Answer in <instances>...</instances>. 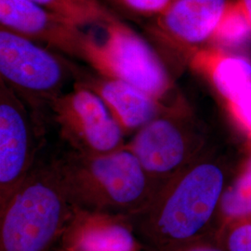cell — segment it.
<instances>
[{
	"mask_svg": "<svg viewBox=\"0 0 251 251\" xmlns=\"http://www.w3.org/2000/svg\"><path fill=\"white\" fill-rule=\"evenodd\" d=\"M246 215H251V157L225 189L213 233L226 221Z\"/></svg>",
	"mask_w": 251,
	"mask_h": 251,
	"instance_id": "cell-15",
	"label": "cell"
},
{
	"mask_svg": "<svg viewBox=\"0 0 251 251\" xmlns=\"http://www.w3.org/2000/svg\"><path fill=\"white\" fill-rule=\"evenodd\" d=\"M103 28L101 42L90 35L87 39L83 60L101 76L126 82L164 103L171 79L152 48L120 21Z\"/></svg>",
	"mask_w": 251,
	"mask_h": 251,
	"instance_id": "cell-4",
	"label": "cell"
},
{
	"mask_svg": "<svg viewBox=\"0 0 251 251\" xmlns=\"http://www.w3.org/2000/svg\"><path fill=\"white\" fill-rule=\"evenodd\" d=\"M232 168L225 156L206 151L166 180L143 209L128 216L146 251H157L212 235Z\"/></svg>",
	"mask_w": 251,
	"mask_h": 251,
	"instance_id": "cell-1",
	"label": "cell"
},
{
	"mask_svg": "<svg viewBox=\"0 0 251 251\" xmlns=\"http://www.w3.org/2000/svg\"><path fill=\"white\" fill-rule=\"evenodd\" d=\"M83 85L102 100L124 134L138 131L152 119L172 110L123 81L102 76L89 78Z\"/></svg>",
	"mask_w": 251,
	"mask_h": 251,
	"instance_id": "cell-12",
	"label": "cell"
},
{
	"mask_svg": "<svg viewBox=\"0 0 251 251\" xmlns=\"http://www.w3.org/2000/svg\"><path fill=\"white\" fill-rule=\"evenodd\" d=\"M233 6L229 0H175L153 29L187 45L202 44L215 37Z\"/></svg>",
	"mask_w": 251,
	"mask_h": 251,
	"instance_id": "cell-11",
	"label": "cell"
},
{
	"mask_svg": "<svg viewBox=\"0 0 251 251\" xmlns=\"http://www.w3.org/2000/svg\"><path fill=\"white\" fill-rule=\"evenodd\" d=\"M69 251V250H65V249H62V251Z\"/></svg>",
	"mask_w": 251,
	"mask_h": 251,
	"instance_id": "cell-20",
	"label": "cell"
},
{
	"mask_svg": "<svg viewBox=\"0 0 251 251\" xmlns=\"http://www.w3.org/2000/svg\"><path fill=\"white\" fill-rule=\"evenodd\" d=\"M126 9L143 15L158 16L165 12L175 0H112Z\"/></svg>",
	"mask_w": 251,
	"mask_h": 251,
	"instance_id": "cell-17",
	"label": "cell"
},
{
	"mask_svg": "<svg viewBox=\"0 0 251 251\" xmlns=\"http://www.w3.org/2000/svg\"><path fill=\"white\" fill-rule=\"evenodd\" d=\"M0 208L32 171L34 128L14 90L0 80Z\"/></svg>",
	"mask_w": 251,
	"mask_h": 251,
	"instance_id": "cell-8",
	"label": "cell"
},
{
	"mask_svg": "<svg viewBox=\"0 0 251 251\" xmlns=\"http://www.w3.org/2000/svg\"><path fill=\"white\" fill-rule=\"evenodd\" d=\"M212 236L225 251H251V215L226 221L216 228Z\"/></svg>",
	"mask_w": 251,
	"mask_h": 251,
	"instance_id": "cell-16",
	"label": "cell"
},
{
	"mask_svg": "<svg viewBox=\"0 0 251 251\" xmlns=\"http://www.w3.org/2000/svg\"><path fill=\"white\" fill-rule=\"evenodd\" d=\"M122 148L158 186L207 151L205 137L173 109L141 127Z\"/></svg>",
	"mask_w": 251,
	"mask_h": 251,
	"instance_id": "cell-5",
	"label": "cell"
},
{
	"mask_svg": "<svg viewBox=\"0 0 251 251\" xmlns=\"http://www.w3.org/2000/svg\"><path fill=\"white\" fill-rule=\"evenodd\" d=\"M1 79L12 90L33 97H59L66 79L62 63L34 40L6 28L0 30Z\"/></svg>",
	"mask_w": 251,
	"mask_h": 251,
	"instance_id": "cell-7",
	"label": "cell"
},
{
	"mask_svg": "<svg viewBox=\"0 0 251 251\" xmlns=\"http://www.w3.org/2000/svg\"><path fill=\"white\" fill-rule=\"evenodd\" d=\"M194 63L208 75L251 136V63L242 57H216L204 51L196 55Z\"/></svg>",
	"mask_w": 251,
	"mask_h": 251,
	"instance_id": "cell-13",
	"label": "cell"
},
{
	"mask_svg": "<svg viewBox=\"0 0 251 251\" xmlns=\"http://www.w3.org/2000/svg\"><path fill=\"white\" fill-rule=\"evenodd\" d=\"M60 244L62 249L73 251H138L143 248L128 216L76 206Z\"/></svg>",
	"mask_w": 251,
	"mask_h": 251,
	"instance_id": "cell-10",
	"label": "cell"
},
{
	"mask_svg": "<svg viewBox=\"0 0 251 251\" xmlns=\"http://www.w3.org/2000/svg\"><path fill=\"white\" fill-rule=\"evenodd\" d=\"M1 27L83 59L90 35L30 0H0Z\"/></svg>",
	"mask_w": 251,
	"mask_h": 251,
	"instance_id": "cell-9",
	"label": "cell"
},
{
	"mask_svg": "<svg viewBox=\"0 0 251 251\" xmlns=\"http://www.w3.org/2000/svg\"><path fill=\"white\" fill-rule=\"evenodd\" d=\"M157 251H225L212 235H206Z\"/></svg>",
	"mask_w": 251,
	"mask_h": 251,
	"instance_id": "cell-18",
	"label": "cell"
},
{
	"mask_svg": "<svg viewBox=\"0 0 251 251\" xmlns=\"http://www.w3.org/2000/svg\"><path fill=\"white\" fill-rule=\"evenodd\" d=\"M40 7L67 19L77 25L85 26L107 25L120 21L104 7L99 0H30Z\"/></svg>",
	"mask_w": 251,
	"mask_h": 251,
	"instance_id": "cell-14",
	"label": "cell"
},
{
	"mask_svg": "<svg viewBox=\"0 0 251 251\" xmlns=\"http://www.w3.org/2000/svg\"><path fill=\"white\" fill-rule=\"evenodd\" d=\"M239 4L251 25V0H239Z\"/></svg>",
	"mask_w": 251,
	"mask_h": 251,
	"instance_id": "cell-19",
	"label": "cell"
},
{
	"mask_svg": "<svg viewBox=\"0 0 251 251\" xmlns=\"http://www.w3.org/2000/svg\"><path fill=\"white\" fill-rule=\"evenodd\" d=\"M55 121L75 151L101 154L124 146V133L102 100L83 84L51 101Z\"/></svg>",
	"mask_w": 251,
	"mask_h": 251,
	"instance_id": "cell-6",
	"label": "cell"
},
{
	"mask_svg": "<svg viewBox=\"0 0 251 251\" xmlns=\"http://www.w3.org/2000/svg\"><path fill=\"white\" fill-rule=\"evenodd\" d=\"M56 163L73 205L90 211L133 215L159 187L124 148L101 154L74 150Z\"/></svg>",
	"mask_w": 251,
	"mask_h": 251,
	"instance_id": "cell-2",
	"label": "cell"
},
{
	"mask_svg": "<svg viewBox=\"0 0 251 251\" xmlns=\"http://www.w3.org/2000/svg\"><path fill=\"white\" fill-rule=\"evenodd\" d=\"M74 208L57 163L33 168L0 208V251H50Z\"/></svg>",
	"mask_w": 251,
	"mask_h": 251,
	"instance_id": "cell-3",
	"label": "cell"
}]
</instances>
